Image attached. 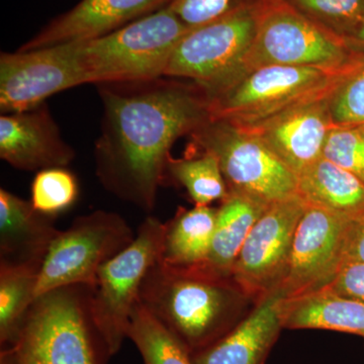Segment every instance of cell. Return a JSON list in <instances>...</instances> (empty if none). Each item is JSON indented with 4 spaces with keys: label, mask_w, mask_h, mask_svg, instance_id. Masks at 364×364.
<instances>
[{
    "label": "cell",
    "mask_w": 364,
    "mask_h": 364,
    "mask_svg": "<svg viewBox=\"0 0 364 364\" xmlns=\"http://www.w3.org/2000/svg\"><path fill=\"white\" fill-rule=\"evenodd\" d=\"M77 178L67 167L41 170L31 188V203L43 214L56 215L65 212L78 198Z\"/></svg>",
    "instance_id": "cell-27"
},
{
    "label": "cell",
    "mask_w": 364,
    "mask_h": 364,
    "mask_svg": "<svg viewBox=\"0 0 364 364\" xmlns=\"http://www.w3.org/2000/svg\"><path fill=\"white\" fill-rule=\"evenodd\" d=\"M236 0H172L170 9L189 28L205 25L219 18Z\"/></svg>",
    "instance_id": "cell-30"
},
{
    "label": "cell",
    "mask_w": 364,
    "mask_h": 364,
    "mask_svg": "<svg viewBox=\"0 0 364 364\" xmlns=\"http://www.w3.org/2000/svg\"><path fill=\"white\" fill-rule=\"evenodd\" d=\"M86 85L76 43L0 55V111L35 109L60 91Z\"/></svg>",
    "instance_id": "cell-12"
},
{
    "label": "cell",
    "mask_w": 364,
    "mask_h": 364,
    "mask_svg": "<svg viewBox=\"0 0 364 364\" xmlns=\"http://www.w3.org/2000/svg\"><path fill=\"white\" fill-rule=\"evenodd\" d=\"M262 0L235 1L215 20L191 28L172 53L165 76L191 79L208 100L233 85L255 38Z\"/></svg>",
    "instance_id": "cell-5"
},
{
    "label": "cell",
    "mask_w": 364,
    "mask_h": 364,
    "mask_svg": "<svg viewBox=\"0 0 364 364\" xmlns=\"http://www.w3.org/2000/svg\"><path fill=\"white\" fill-rule=\"evenodd\" d=\"M296 193L306 205L350 219L364 215V181L324 157L299 174Z\"/></svg>",
    "instance_id": "cell-21"
},
{
    "label": "cell",
    "mask_w": 364,
    "mask_h": 364,
    "mask_svg": "<svg viewBox=\"0 0 364 364\" xmlns=\"http://www.w3.org/2000/svg\"><path fill=\"white\" fill-rule=\"evenodd\" d=\"M191 136L196 147L219 160L228 191L268 205L296 195V174L252 132L226 119L210 117Z\"/></svg>",
    "instance_id": "cell-7"
},
{
    "label": "cell",
    "mask_w": 364,
    "mask_h": 364,
    "mask_svg": "<svg viewBox=\"0 0 364 364\" xmlns=\"http://www.w3.org/2000/svg\"><path fill=\"white\" fill-rule=\"evenodd\" d=\"M121 215L98 210L76 218L53 241L41 267L36 298L70 284L95 287L100 268L135 239Z\"/></svg>",
    "instance_id": "cell-10"
},
{
    "label": "cell",
    "mask_w": 364,
    "mask_h": 364,
    "mask_svg": "<svg viewBox=\"0 0 364 364\" xmlns=\"http://www.w3.org/2000/svg\"><path fill=\"white\" fill-rule=\"evenodd\" d=\"M92 287L70 284L36 298L7 347L18 364H107L112 355L91 313Z\"/></svg>",
    "instance_id": "cell-3"
},
{
    "label": "cell",
    "mask_w": 364,
    "mask_h": 364,
    "mask_svg": "<svg viewBox=\"0 0 364 364\" xmlns=\"http://www.w3.org/2000/svg\"><path fill=\"white\" fill-rule=\"evenodd\" d=\"M181 159L170 158L167 173L188 191L196 205H210L228 196L219 160L213 153L200 149Z\"/></svg>",
    "instance_id": "cell-25"
},
{
    "label": "cell",
    "mask_w": 364,
    "mask_h": 364,
    "mask_svg": "<svg viewBox=\"0 0 364 364\" xmlns=\"http://www.w3.org/2000/svg\"><path fill=\"white\" fill-rule=\"evenodd\" d=\"M0 364H18L11 348H4L0 351Z\"/></svg>",
    "instance_id": "cell-34"
},
{
    "label": "cell",
    "mask_w": 364,
    "mask_h": 364,
    "mask_svg": "<svg viewBox=\"0 0 364 364\" xmlns=\"http://www.w3.org/2000/svg\"><path fill=\"white\" fill-rule=\"evenodd\" d=\"M189 30L167 6L102 37L75 42L85 83L134 82L165 76L172 53Z\"/></svg>",
    "instance_id": "cell-4"
},
{
    "label": "cell",
    "mask_w": 364,
    "mask_h": 364,
    "mask_svg": "<svg viewBox=\"0 0 364 364\" xmlns=\"http://www.w3.org/2000/svg\"><path fill=\"white\" fill-rule=\"evenodd\" d=\"M352 50L364 52V18L360 23L344 39Z\"/></svg>",
    "instance_id": "cell-33"
},
{
    "label": "cell",
    "mask_w": 364,
    "mask_h": 364,
    "mask_svg": "<svg viewBox=\"0 0 364 364\" xmlns=\"http://www.w3.org/2000/svg\"><path fill=\"white\" fill-rule=\"evenodd\" d=\"M97 87L102 117L95 174L112 196L152 212L172 146L210 119V100L200 86L161 78Z\"/></svg>",
    "instance_id": "cell-1"
},
{
    "label": "cell",
    "mask_w": 364,
    "mask_h": 364,
    "mask_svg": "<svg viewBox=\"0 0 364 364\" xmlns=\"http://www.w3.org/2000/svg\"><path fill=\"white\" fill-rule=\"evenodd\" d=\"M172 0H81L18 51L95 39L169 6Z\"/></svg>",
    "instance_id": "cell-16"
},
{
    "label": "cell",
    "mask_w": 364,
    "mask_h": 364,
    "mask_svg": "<svg viewBox=\"0 0 364 364\" xmlns=\"http://www.w3.org/2000/svg\"><path fill=\"white\" fill-rule=\"evenodd\" d=\"M343 72L330 97L335 126H364V52Z\"/></svg>",
    "instance_id": "cell-28"
},
{
    "label": "cell",
    "mask_w": 364,
    "mask_h": 364,
    "mask_svg": "<svg viewBox=\"0 0 364 364\" xmlns=\"http://www.w3.org/2000/svg\"><path fill=\"white\" fill-rule=\"evenodd\" d=\"M325 289L364 303V263H345Z\"/></svg>",
    "instance_id": "cell-31"
},
{
    "label": "cell",
    "mask_w": 364,
    "mask_h": 364,
    "mask_svg": "<svg viewBox=\"0 0 364 364\" xmlns=\"http://www.w3.org/2000/svg\"><path fill=\"white\" fill-rule=\"evenodd\" d=\"M140 303L191 354L221 339L255 306L233 277L160 260L144 279Z\"/></svg>",
    "instance_id": "cell-2"
},
{
    "label": "cell",
    "mask_w": 364,
    "mask_h": 364,
    "mask_svg": "<svg viewBox=\"0 0 364 364\" xmlns=\"http://www.w3.org/2000/svg\"><path fill=\"white\" fill-rule=\"evenodd\" d=\"M280 289L258 301L231 331L203 350L191 354L193 364H264L284 329Z\"/></svg>",
    "instance_id": "cell-17"
},
{
    "label": "cell",
    "mask_w": 364,
    "mask_h": 364,
    "mask_svg": "<svg viewBox=\"0 0 364 364\" xmlns=\"http://www.w3.org/2000/svg\"><path fill=\"white\" fill-rule=\"evenodd\" d=\"M333 88L260 123L241 127L259 136L298 176L323 156L326 140L335 127L330 112Z\"/></svg>",
    "instance_id": "cell-14"
},
{
    "label": "cell",
    "mask_w": 364,
    "mask_h": 364,
    "mask_svg": "<svg viewBox=\"0 0 364 364\" xmlns=\"http://www.w3.org/2000/svg\"><path fill=\"white\" fill-rule=\"evenodd\" d=\"M301 16L344 40L363 21L364 0H284Z\"/></svg>",
    "instance_id": "cell-26"
},
{
    "label": "cell",
    "mask_w": 364,
    "mask_h": 364,
    "mask_svg": "<svg viewBox=\"0 0 364 364\" xmlns=\"http://www.w3.org/2000/svg\"><path fill=\"white\" fill-rule=\"evenodd\" d=\"M345 70L261 67L248 72L210 100V117L226 119L239 126H252L331 90Z\"/></svg>",
    "instance_id": "cell-9"
},
{
    "label": "cell",
    "mask_w": 364,
    "mask_h": 364,
    "mask_svg": "<svg viewBox=\"0 0 364 364\" xmlns=\"http://www.w3.org/2000/svg\"><path fill=\"white\" fill-rule=\"evenodd\" d=\"M128 338L145 364H193L191 353L176 335L139 301L132 314Z\"/></svg>",
    "instance_id": "cell-24"
},
{
    "label": "cell",
    "mask_w": 364,
    "mask_h": 364,
    "mask_svg": "<svg viewBox=\"0 0 364 364\" xmlns=\"http://www.w3.org/2000/svg\"><path fill=\"white\" fill-rule=\"evenodd\" d=\"M217 221V208L210 205L181 208L165 223L161 258L173 267H200L207 260Z\"/></svg>",
    "instance_id": "cell-22"
},
{
    "label": "cell",
    "mask_w": 364,
    "mask_h": 364,
    "mask_svg": "<svg viewBox=\"0 0 364 364\" xmlns=\"http://www.w3.org/2000/svg\"><path fill=\"white\" fill-rule=\"evenodd\" d=\"M41 268L0 262V345L7 348L18 336L36 299Z\"/></svg>",
    "instance_id": "cell-23"
},
{
    "label": "cell",
    "mask_w": 364,
    "mask_h": 364,
    "mask_svg": "<svg viewBox=\"0 0 364 364\" xmlns=\"http://www.w3.org/2000/svg\"><path fill=\"white\" fill-rule=\"evenodd\" d=\"M280 317L284 329L329 330L358 335L364 340V303L318 291L299 298L282 299Z\"/></svg>",
    "instance_id": "cell-19"
},
{
    "label": "cell",
    "mask_w": 364,
    "mask_h": 364,
    "mask_svg": "<svg viewBox=\"0 0 364 364\" xmlns=\"http://www.w3.org/2000/svg\"><path fill=\"white\" fill-rule=\"evenodd\" d=\"M164 232L165 223L152 215L146 218L130 245L98 270L91 291V313L112 356L128 338L144 279L161 258Z\"/></svg>",
    "instance_id": "cell-8"
},
{
    "label": "cell",
    "mask_w": 364,
    "mask_h": 364,
    "mask_svg": "<svg viewBox=\"0 0 364 364\" xmlns=\"http://www.w3.org/2000/svg\"><path fill=\"white\" fill-rule=\"evenodd\" d=\"M270 205L244 193H231L217 208V221L207 260L198 267L232 277L237 257L255 223Z\"/></svg>",
    "instance_id": "cell-20"
},
{
    "label": "cell",
    "mask_w": 364,
    "mask_h": 364,
    "mask_svg": "<svg viewBox=\"0 0 364 364\" xmlns=\"http://www.w3.org/2000/svg\"><path fill=\"white\" fill-rule=\"evenodd\" d=\"M306 203L296 193L272 203L255 223L235 262L232 277L258 303L280 289Z\"/></svg>",
    "instance_id": "cell-11"
},
{
    "label": "cell",
    "mask_w": 364,
    "mask_h": 364,
    "mask_svg": "<svg viewBox=\"0 0 364 364\" xmlns=\"http://www.w3.org/2000/svg\"><path fill=\"white\" fill-rule=\"evenodd\" d=\"M358 54L344 40L315 25L284 0H262L257 31L240 77L265 66L340 72L348 68Z\"/></svg>",
    "instance_id": "cell-6"
},
{
    "label": "cell",
    "mask_w": 364,
    "mask_h": 364,
    "mask_svg": "<svg viewBox=\"0 0 364 364\" xmlns=\"http://www.w3.org/2000/svg\"><path fill=\"white\" fill-rule=\"evenodd\" d=\"M75 151L62 138L47 105L0 117V157L23 171L67 167Z\"/></svg>",
    "instance_id": "cell-15"
},
{
    "label": "cell",
    "mask_w": 364,
    "mask_h": 364,
    "mask_svg": "<svg viewBox=\"0 0 364 364\" xmlns=\"http://www.w3.org/2000/svg\"><path fill=\"white\" fill-rule=\"evenodd\" d=\"M55 217L36 210L32 203L0 188V262L42 267L61 230Z\"/></svg>",
    "instance_id": "cell-18"
},
{
    "label": "cell",
    "mask_w": 364,
    "mask_h": 364,
    "mask_svg": "<svg viewBox=\"0 0 364 364\" xmlns=\"http://www.w3.org/2000/svg\"><path fill=\"white\" fill-rule=\"evenodd\" d=\"M351 220L306 205L279 289L284 299L318 293L331 284L343 265L345 238Z\"/></svg>",
    "instance_id": "cell-13"
},
{
    "label": "cell",
    "mask_w": 364,
    "mask_h": 364,
    "mask_svg": "<svg viewBox=\"0 0 364 364\" xmlns=\"http://www.w3.org/2000/svg\"><path fill=\"white\" fill-rule=\"evenodd\" d=\"M322 157L364 181V126H335Z\"/></svg>",
    "instance_id": "cell-29"
},
{
    "label": "cell",
    "mask_w": 364,
    "mask_h": 364,
    "mask_svg": "<svg viewBox=\"0 0 364 364\" xmlns=\"http://www.w3.org/2000/svg\"><path fill=\"white\" fill-rule=\"evenodd\" d=\"M345 263H364V215L349 223L343 250Z\"/></svg>",
    "instance_id": "cell-32"
}]
</instances>
